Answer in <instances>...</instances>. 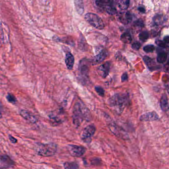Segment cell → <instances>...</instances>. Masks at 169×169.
<instances>
[{
	"label": "cell",
	"instance_id": "cell-1",
	"mask_svg": "<svg viewBox=\"0 0 169 169\" xmlns=\"http://www.w3.org/2000/svg\"><path fill=\"white\" fill-rule=\"evenodd\" d=\"M90 119V113L86 107L80 102H76L73 107L72 114V121L75 127L78 128L84 121H88Z\"/></svg>",
	"mask_w": 169,
	"mask_h": 169
},
{
	"label": "cell",
	"instance_id": "cell-2",
	"mask_svg": "<svg viewBox=\"0 0 169 169\" xmlns=\"http://www.w3.org/2000/svg\"><path fill=\"white\" fill-rule=\"evenodd\" d=\"M37 154L43 157H51L56 154L57 150V145L54 143H38L35 147Z\"/></svg>",
	"mask_w": 169,
	"mask_h": 169
},
{
	"label": "cell",
	"instance_id": "cell-3",
	"mask_svg": "<svg viewBox=\"0 0 169 169\" xmlns=\"http://www.w3.org/2000/svg\"><path fill=\"white\" fill-rule=\"evenodd\" d=\"M128 97L125 94H116L109 99V104L118 112L121 113L128 103Z\"/></svg>",
	"mask_w": 169,
	"mask_h": 169
},
{
	"label": "cell",
	"instance_id": "cell-4",
	"mask_svg": "<svg viewBox=\"0 0 169 169\" xmlns=\"http://www.w3.org/2000/svg\"><path fill=\"white\" fill-rule=\"evenodd\" d=\"M92 64L91 61L87 59L80 60L79 63V76L80 81L85 83L88 79L90 65Z\"/></svg>",
	"mask_w": 169,
	"mask_h": 169
},
{
	"label": "cell",
	"instance_id": "cell-5",
	"mask_svg": "<svg viewBox=\"0 0 169 169\" xmlns=\"http://www.w3.org/2000/svg\"><path fill=\"white\" fill-rule=\"evenodd\" d=\"M84 19L87 22L94 28L98 30H103L105 27L102 19L95 13H87L85 14Z\"/></svg>",
	"mask_w": 169,
	"mask_h": 169
},
{
	"label": "cell",
	"instance_id": "cell-6",
	"mask_svg": "<svg viewBox=\"0 0 169 169\" xmlns=\"http://www.w3.org/2000/svg\"><path fill=\"white\" fill-rule=\"evenodd\" d=\"M95 4L98 8L105 11L109 15H114L117 12L114 2L112 1H96Z\"/></svg>",
	"mask_w": 169,
	"mask_h": 169
},
{
	"label": "cell",
	"instance_id": "cell-7",
	"mask_svg": "<svg viewBox=\"0 0 169 169\" xmlns=\"http://www.w3.org/2000/svg\"><path fill=\"white\" fill-rule=\"evenodd\" d=\"M95 132L96 128L93 125H90L85 127L81 132L80 135L83 141L86 143H90Z\"/></svg>",
	"mask_w": 169,
	"mask_h": 169
},
{
	"label": "cell",
	"instance_id": "cell-8",
	"mask_svg": "<svg viewBox=\"0 0 169 169\" xmlns=\"http://www.w3.org/2000/svg\"><path fill=\"white\" fill-rule=\"evenodd\" d=\"M49 117L51 125L54 126L60 125L65 120V116L64 115V113L61 111L58 112H53L50 114Z\"/></svg>",
	"mask_w": 169,
	"mask_h": 169
},
{
	"label": "cell",
	"instance_id": "cell-9",
	"mask_svg": "<svg viewBox=\"0 0 169 169\" xmlns=\"http://www.w3.org/2000/svg\"><path fill=\"white\" fill-rule=\"evenodd\" d=\"M67 149L70 155L75 157H81L86 152V148L84 147L73 144L68 145Z\"/></svg>",
	"mask_w": 169,
	"mask_h": 169
},
{
	"label": "cell",
	"instance_id": "cell-10",
	"mask_svg": "<svg viewBox=\"0 0 169 169\" xmlns=\"http://www.w3.org/2000/svg\"><path fill=\"white\" fill-rule=\"evenodd\" d=\"M14 162L12 159L6 155H2L0 159V168L1 169H8L12 167Z\"/></svg>",
	"mask_w": 169,
	"mask_h": 169
},
{
	"label": "cell",
	"instance_id": "cell-11",
	"mask_svg": "<svg viewBox=\"0 0 169 169\" xmlns=\"http://www.w3.org/2000/svg\"><path fill=\"white\" fill-rule=\"evenodd\" d=\"M117 19L123 24L127 25L132 22V14L128 12H121L118 14Z\"/></svg>",
	"mask_w": 169,
	"mask_h": 169
},
{
	"label": "cell",
	"instance_id": "cell-12",
	"mask_svg": "<svg viewBox=\"0 0 169 169\" xmlns=\"http://www.w3.org/2000/svg\"><path fill=\"white\" fill-rule=\"evenodd\" d=\"M159 118L158 114L154 111L144 114L140 117V120L143 121H154L158 120Z\"/></svg>",
	"mask_w": 169,
	"mask_h": 169
},
{
	"label": "cell",
	"instance_id": "cell-13",
	"mask_svg": "<svg viewBox=\"0 0 169 169\" xmlns=\"http://www.w3.org/2000/svg\"><path fill=\"white\" fill-rule=\"evenodd\" d=\"M110 69V64L109 62H107L98 68L97 71L100 76H102L103 78H106L109 73Z\"/></svg>",
	"mask_w": 169,
	"mask_h": 169
},
{
	"label": "cell",
	"instance_id": "cell-14",
	"mask_svg": "<svg viewBox=\"0 0 169 169\" xmlns=\"http://www.w3.org/2000/svg\"><path fill=\"white\" fill-rule=\"evenodd\" d=\"M20 114L23 118L31 124H35L37 121L36 117L28 111L22 110L20 111Z\"/></svg>",
	"mask_w": 169,
	"mask_h": 169
},
{
	"label": "cell",
	"instance_id": "cell-15",
	"mask_svg": "<svg viewBox=\"0 0 169 169\" xmlns=\"http://www.w3.org/2000/svg\"><path fill=\"white\" fill-rule=\"evenodd\" d=\"M108 55V53L105 50H103L97 55L95 56L91 60V63L93 65H96L100 64L105 60Z\"/></svg>",
	"mask_w": 169,
	"mask_h": 169
},
{
	"label": "cell",
	"instance_id": "cell-16",
	"mask_svg": "<svg viewBox=\"0 0 169 169\" xmlns=\"http://www.w3.org/2000/svg\"><path fill=\"white\" fill-rule=\"evenodd\" d=\"M65 63L67 69L72 70L75 64V58L71 52H68L65 55Z\"/></svg>",
	"mask_w": 169,
	"mask_h": 169
},
{
	"label": "cell",
	"instance_id": "cell-17",
	"mask_svg": "<svg viewBox=\"0 0 169 169\" xmlns=\"http://www.w3.org/2000/svg\"><path fill=\"white\" fill-rule=\"evenodd\" d=\"M160 106L164 111H166L169 109V102L166 95L163 94L160 100Z\"/></svg>",
	"mask_w": 169,
	"mask_h": 169
},
{
	"label": "cell",
	"instance_id": "cell-18",
	"mask_svg": "<svg viewBox=\"0 0 169 169\" xmlns=\"http://www.w3.org/2000/svg\"><path fill=\"white\" fill-rule=\"evenodd\" d=\"M75 5L76 12L79 15H82L84 12V3L83 1H75Z\"/></svg>",
	"mask_w": 169,
	"mask_h": 169
},
{
	"label": "cell",
	"instance_id": "cell-19",
	"mask_svg": "<svg viewBox=\"0 0 169 169\" xmlns=\"http://www.w3.org/2000/svg\"><path fill=\"white\" fill-rule=\"evenodd\" d=\"M165 16L163 15H157L153 18V23L156 26H160L166 20Z\"/></svg>",
	"mask_w": 169,
	"mask_h": 169
},
{
	"label": "cell",
	"instance_id": "cell-20",
	"mask_svg": "<svg viewBox=\"0 0 169 169\" xmlns=\"http://www.w3.org/2000/svg\"><path fill=\"white\" fill-rule=\"evenodd\" d=\"M129 1L127 0H121L116 2V5H117L118 8L121 10H125L129 6Z\"/></svg>",
	"mask_w": 169,
	"mask_h": 169
},
{
	"label": "cell",
	"instance_id": "cell-21",
	"mask_svg": "<svg viewBox=\"0 0 169 169\" xmlns=\"http://www.w3.org/2000/svg\"><path fill=\"white\" fill-rule=\"evenodd\" d=\"M121 40L124 43L129 44L132 41L131 34L129 32H125L121 36Z\"/></svg>",
	"mask_w": 169,
	"mask_h": 169
},
{
	"label": "cell",
	"instance_id": "cell-22",
	"mask_svg": "<svg viewBox=\"0 0 169 169\" xmlns=\"http://www.w3.org/2000/svg\"><path fill=\"white\" fill-rule=\"evenodd\" d=\"M64 168L65 169H79L78 164L75 162H67L64 164Z\"/></svg>",
	"mask_w": 169,
	"mask_h": 169
},
{
	"label": "cell",
	"instance_id": "cell-23",
	"mask_svg": "<svg viewBox=\"0 0 169 169\" xmlns=\"http://www.w3.org/2000/svg\"><path fill=\"white\" fill-rule=\"evenodd\" d=\"M167 58V54L164 52H160L157 56V62L159 63H163L166 61Z\"/></svg>",
	"mask_w": 169,
	"mask_h": 169
},
{
	"label": "cell",
	"instance_id": "cell-24",
	"mask_svg": "<svg viewBox=\"0 0 169 169\" xmlns=\"http://www.w3.org/2000/svg\"><path fill=\"white\" fill-rule=\"evenodd\" d=\"M149 38V34L147 31H143L139 34V38L142 41H146Z\"/></svg>",
	"mask_w": 169,
	"mask_h": 169
},
{
	"label": "cell",
	"instance_id": "cell-25",
	"mask_svg": "<svg viewBox=\"0 0 169 169\" xmlns=\"http://www.w3.org/2000/svg\"><path fill=\"white\" fill-rule=\"evenodd\" d=\"M143 60L149 68L153 67V64H154V63H153V61L152 59H151L150 58L148 57L147 56H144L143 58Z\"/></svg>",
	"mask_w": 169,
	"mask_h": 169
},
{
	"label": "cell",
	"instance_id": "cell-26",
	"mask_svg": "<svg viewBox=\"0 0 169 169\" xmlns=\"http://www.w3.org/2000/svg\"><path fill=\"white\" fill-rule=\"evenodd\" d=\"M6 98L9 102L12 104H15L16 102V98L14 95L11 93H8L6 96Z\"/></svg>",
	"mask_w": 169,
	"mask_h": 169
},
{
	"label": "cell",
	"instance_id": "cell-27",
	"mask_svg": "<svg viewBox=\"0 0 169 169\" xmlns=\"http://www.w3.org/2000/svg\"><path fill=\"white\" fill-rule=\"evenodd\" d=\"M95 90L96 91V92L100 96L103 97L105 95V90L104 89L100 86H96L95 87Z\"/></svg>",
	"mask_w": 169,
	"mask_h": 169
},
{
	"label": "cell",
	"instance_id": "cell-28",
	"mask_svg": "<svg viewBox=\"0 0 169 169\" xmlns=\"http://www.w3.org/2000/svg\"><path fill=\"white\" fill-rule=\"evenodd\" d=\"M155 47L153 45H148L144 47L143 50L146 53H151L154 51Z\"/></svg>",
	"mask_w": 169,
	"mask_h": 169
},
{
	"label": "cell",
	"instance_id": "cell-29",
	"mask_svg": "<svg viewBox=\"0 0 169 169\" xmlns=\"http://www.w3.org/2000/svg\"><path fill=\"white\" fill-rule=\"evenodd\" d=\"M140 47H141V44L139 42L133 43V44L132 45V48L135 50H138L139 49Z\"/></svg>",
	"mask_w": 169,
	"mask_h": 169
},
{
	"label": "cell",
	"instance_id": "cell-30",
	"mask_svg": "<svg viewBox=\"0 0 169 169\" xmlns=\"http://www.w3.org/2000/svg\"><path fill=\"white\" fill-rule=\"evenodd\" d=\"M156 44L160 47H162V48H165L166 47V43L164 41H162V40H157L156 41Z\"/></svg>",
	"mask_w": 169,
	"mask_h": 169
},
{
	"label": "cell",
	"instance_id": "cell-31",
	"mask_svg": "<svg viewBox=\"0 0 169 169\" xmlns=\"http://www.w3.org/2000/svg\"><path fill=\"white\" fill-rule=\"evenodd\" d=\"M135 25L136 26L143 27L144 26V23L143 20L139 19V20L136 21L135 23Z\"/></svg>",
	"mask_w": 169,
	"mask_h": 169
},
{
	"label": "cell",
	"instance_id": "cell-32",
	"mask_svg": "<svg viewBox=\"0 0 169 169\" xmlns=\"http://www.w3.org/2000/svg\"><path fill=\"white\" fill-rule=\"evenodd\" d=\"M9 138L10 141H11V143H17V139H15L13 136L9 135Z\"/></svg>",
	"mask_w": 169,
	"mask_h": 169
},
{
	"label": "cell",
	"instance_id": "cell-33",
	"mask_svg": "<svg viewBox=\"0 0 169 169\" xmlns=\"http://www.w3.org/2000/svg\"><path fill=\"white\" fill-rule=\"evenodd\" d=\"M128 79V75L127 72L124 73L122 76H121V81L122 82H125V81H127Z\"/></svg>",
	"mask_w": 169,
	"mask_h": 169
},
{
	"label": "cell",
	"instance_id": "cell-34",
	"mask_svg": "<svg viewBox=\"0 0 169 169\" xmlns=\"http://www.w3.org/2000/svg\"><path fill=\"white\" fill-rule=\"evenodd\" d=\"M164 40V41L165 42L166 44H169V36L167 35V36H165L163 39Z\"/></svg>",
	"mask_w": 169,
	"mask_h": 169
},
{
	"label": "cell",
	"instance_id": "cell-35",
	"mask_svg": "<svg viewBox=\"0 0 169 169\" xmlns=\"http://www.w3.org/2000/svg\"><path fill=\"white\" fill-rule=\"evenodd\" d=\"M138 10H139L140 12H142V13H145V9L144 8H143V7H139V8H138Z\"/></svg>",
	"mask_w": 169,
	"mask_h": 169
},
{
	"label": "cell",
	"instance_id": "cell-36",
	"mask_svg": "<svg viewBox=\"0 0 169 169\" xmlns=\"http://www.w3.org/2000/svg\"><path fill=\"white\" fill-rule=\"evenodd\" d=\"M165 70L166 72H169V61L165 65Z\"/></svg>",
	"mask_w": 169,
	"mask_h": 169
},
{
	"label": "cell",
	"instance_id": "cell-37",
	"mask_svg": "<svg viewBox=\"0 0 169 169\" xmlns=\"http://www.w3.org/2000/svg\"><path fill=\"white\" fill-rule=\"evenodd\" d=\"M167 89H168V93H169V85L168 86V87H167Z\"/></svg>",
	"mask_w": 169,
	"mask_h": 169
}]
</instances>
